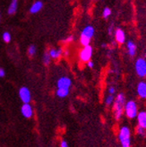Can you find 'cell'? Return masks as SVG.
I'll return each mask as SVG.
<instances>
[{
  "label": "cell",
  "instance_id": "obj_7",
  "mask_svg": "<svg viewBox=\"0 0 146 147\" xmlns=\"http://www.w3.org/2000/svg\"><path fill=\"white\" fill-rule=\"evenodd\" d=\"M21 113L26 119H30L33 115V109L30 103H24L21 107Z\"/></svg>",
  "mask_w": 146,
  "mask_h": 147
},
{
  "label": "cell",
  "instance_id": "obj_19",
  "mask_svg": "<svg viewBox=\"0 0 146 147\" xmlns=\"http://www.w3.org/2000/svg\"><path fill=\"white\" fill-rule=\"evenodd\" d=\"M2 37H3V40H4L5 42L8 43V42L11 41V38H12V37H11L10 32H5L3 33Z\"/></svg>",
  "mask_w": 146,
  "mask_h": 147
},
{
  "label": "cell",
  "instance_id": "obj_29",
  "mask_svg": "<svg viewBox=\"0 0 146 147\" xmlns=\"http://www.w3.org/2000/svg\"><path fill=\"white\" fill-rule=\"evenodd\" d=\"M88 67H91V68H92V67H94V63H93L92 61L89 60V61H88Z\"/></svg>",
  "mask_w": 146,
  "mask_h": 147
},
{
  "label": "cell",
  "instance_id": "obj_22",
  "mask_svg": "<svg viewBox=\"0 0 146 147\" xmlns=\"http://www.w3.org/2000/svg\"><path fill=\"white\" fill-rule=\"evenodd\" d=\"M146 128H144V127H141V126H138V127H137V129H136V132H137V134L139 135V136H144L145 135H146V130H145Z\"/></svg>",
  "mask_w": 146,
  "mask_h": 147
},
{
  "label": "cell",
  "instance_id": "obj_10",
  "mask_svg": "<svg viewBox=\"0 0 146 147\" xmlns=\"http://www.w3.org/2000/svg\"><path fill=\"white\" fill-rule=\"evenodd\" d=\"M115 37H116V40L118 41V43L123 44L124 42H125L126 34H125V32H124V31L122 30V29H118V30L116 31Z\"/></svg>",
  "mask_w": 146,
  "mask_h": 147
},
{
  "label": "cell",
  "instance_id": "obj_20",
  "mask_svg": "<svg viewBox=\"0 0 146 147\" xmlns=\"http://www.w3.org/2000/svg\"><path fill=\"white\" fill-rule=\"evenodd\" d=\"M50 58H51V57H50V55H49V53L48 52H46L44 55H43V63H44L46 65H48L49 63H50Z\"/></svg>",
  "mask_w": 146,
  "mask_h": 147
},
{
  "label": "cell",
  "instance_id": "obj_26",
  "mask_svg": "<svg viewBox=\"0 0 146 147\" xmlns=\"http://www.w3.org/2000/svg\"><path fill=\"white\" fill-rule=\"evenodd\" d=\"M60 146H61V147H67V146H68L67 142V141H65V140H63V141L61 142V144H60Z\"/></svg>",
  "mask_w": 146,
  "mask_h": 147
},
{
  "label": "cell",
  "instance_id": "obj_9",
  "mask_svg": "<svg viewBox=\"0 0 146 147\" xmlns=\"http://www.w3.org/2000/svg\"><path fill=\"white\" fill-rule=\"evenodd\" d=\"M137 92H138V95H139L141 98L146 99V83L141 82V83L138 84Z\"/></svg>",
  "mask_w": 146,
  "mask_h": 147
},
{
  "label": "cell",
  "instance_id": "obj_4",
  "mask_svg": "<svg viewBox=\"0 0 146 147\" xmlns=\"http://www.w3.org/2000/svg\"><path fill=\"white\" fill-rule=\"evenodd\" d=\"M135 70L140 77L146 76V61L144 58H139L135 62Z\"/></svg>",
  "mask_w": 146,
  "mask_h": 147
},
{
  "label": "cell",
  "instance_id": "obj_28",
  "mask_svg": "<svg viewBox=\"0 0 146 147\" xmlns=\"http://www.w3.org/2000/svg\"><path fill=\"white\" fill-rule=\"evenodd\" d=\"M73 40H74V37H73V36H69L68 38L65 40V42H71V41H73Z\"/></svg>",
  "mask_w": 146,
  "mask_h": 147
},
{
  "label": "cell",
  "instance_id": "obj_8",
  "mask_svg": "<svg viewBox=\"0 0 146 147\" xmlns=\"http://www.w3.org/2000/svg\"><path fill=\"white\" fill-rule=\"evenodd\" d=\"M71 84H72L71 79L69 77H65V76L60 77L57 80V88H70Z\"/></svg>",
  "mask_w": 146,
  "mask_h": 147
},
{
  "label": "cell",
  "instance_id": "obj_30",
  "mask_svg": "<svg viewBox=\"0 0 146 147\" xmlns=\"http://www.w3.org/2000/svg\"><path fill=\"white\" fill-rule=\"evenodd\" d=\"M0 21H1V14H0Z\"/></svg>",
  "mask_w": 146,
  "mask_h": 147
},
{
  "label": "cell",
  "instance_id": "obj_21",
  "mask_svg": "<svg viewBox=\"0 0 146 147\" xmlns=\"http://www.w3.org/2000/svg\"><path fill=\"white\" fill-rule=\"evenodd\" d=\"M36 51H37V49H36V47L34 45H31L30 47L28 48V55L32 57L33 55L36 54Z\"/></svg>",
  "mask_w": 146,
  "mask_h": 147
},
{
  "label": "cell",
  "instance_id": "obj_31",
  "mask_svg": "<svg viewBox=\"0 0 146 147\" xmlns=\"http://www.w3.org/2000/svg\"><path fill=\"white\" fill-rule=\"evenodd\" d=\"M145 57H146V53H145Z\"/></svg>",
  "mask_w": 146,
  "mask_h": 147
},
{
  "label": "cell",
  "instance_id": "obj_3",
  "mask_svg": "<svg viewBox=\"0 0 146 147\" xmlns=\"http://www.w3.org/2000/svg\"><path fill=\"white\" fill-rule=\"evenodd\" d=\"M125 110L126 116L130 119H134L137 117V105L134 100H129L126 102V104L125 105Z\"/></svg>",
  "mask_w": 146,
  "mask_h": 147
},
{
  "label": "cell",
  "instance_id": "obj_12",
  "mask_svg": "<svg viewBox=\"0 0 146 147\" xmlns=\"http://www.w3.org/2000/svg\"><path fill=\"white\" fill-rule=\"evenodd\" d=\"M42 7H43V3L41 1H36L31 6L30 12L32 13H39L41 10Z\"/></svg>",
  "mask_w": 146,
  "mask_h": 147
},
{
  "label": "cell",
  "instance_id": "obj_1",
  "mask_svg": "<svg viewBox=\"0 0 146 147\" xmlns=\"http://www.w3.org/2000/svg\"><path fill=\"white\" fill-rule=\"evenodd\" d=\"M125 105H126V98L125 95L123 93L118 94L116 98L114 100V114H115V117L116 120H118L121 119V117L123 115L124 112V109H125Z\"/></svg>",
  "mask_w": 146,
  "mask_h": 147
},
{
  "label": "cell",
  "instance_id": "obj_27",
  "mask_svg": "<svg viewBox=\"0 0 146 147\" xmlns=\"http://www.w3.org/2000/svg\"><path fill=\"white\" fill-rule=\"evenodd\" d=\"M109 94H114L116 92V89H115V87H110L109 88Z\"/></svg>",
  "mask_w": 146,
  "mask_h": 147
},
{
  "label": "cell",
  "instance_id": "obj_13",
  "mask_svg": "<svg viewBox=\"0 0 146 147\" xmlns=\"http://www.w3.org/2000/svg\"><path fill=\"white\" fill-rule=\"evenodd\" d=\"M17 8H18V0H12V2L8 7V10H7V13L10 16H12V14H14L16 13Z\"/></svg>",
  "mask_w": 146,
  "mask_h": 147
},
{
  "label": "cell",
  "instance_id": "obj_15",
  "mask_svg": "<svg viewBox=\"0 0 146 147\" xmlns=\"http://www.w3.org/2000/svg\"><path fill=\"white\" fill-rule=\"evenodd\" d=\"M48 53L51 57V58H58V57H60L61 55L63 54V50L62 49H51L49 51H48Z\"/></svg>",
  "mask_w": 146,
  "mask_h": 147
},
{
  "label": "cell",
  "instance_id": "obj_6",
  "mask_svg": "<svg viewBox=\"0 0 146 147\" xmlns=\"http://www.w3.org/2000/svg\"><path fill=\"white\" fill-rule=\"evenodd\" d=\"M92 56V48L90 45L83 46V49L80 52V58L83 62H88Z\"/></svg>",
  "mask_w": 146,
  "mask_h": 147
},
{
  "label": "cell",
  "instance_id": "obj_23",
  "mask_svg": "<svg viewBox=\"0 0 146 147\" xmlns=\"http://www.w3.org/2000/svg\"><path fill=\"white\" fill-rule=\"evenodd\" d=\"M114 96H113V94H109L108 96L107 97L106 99V104L107 105H111V103H113V101H114Z\"/></svg>",
  "mask_w": 146,
  "mask_h": 147
},
{
  "label": "cell",
  "instance_id": "obj_17",
  "mask_svg": "<svg viewBox=\"0 0 146 147\" xmlns=\"http://www.w3.org/2000/svg\"><path fill=\"white\" fill-rule=\"evenodd\" d=\"M69 94V88H57V95L60 98H65Z\"/></svg>",
  "mask_w": 146,
  "mask_h": 147
},
{
  "label": "cell",
  "instance_id": "obj_5",
  "mask_svg": "<svg viewBox=\"0 0 146 147\" xmlns=\"http://www.w3.org/2000/svg\"><path fill=\"white\" fill-rule=\"evenodd\" d=\"M19 97L24 103H30V101L32 100V94L30 90L25 86L21 87L19 90Z\"/></svg>",
  "mask_w": 146,
  "mask_h": 147
},
{
  "label": "cell",
  "instance_id": "obj_16",
  "mask_svg": "<svg viewBox=\"0 0 146 147\" xmlns=\"http://www.w3.org/2000/svg\"><path fill=\"white\" fill-rule=\"evenodd\" d=\"M126 45H127V49H128V54L131 57H134L136 53V45L131 40L127 42Z\"/></svg>",
  "mask_w": 146,
  "mask_h": 147
},
{
  "label": "cell",
  "instance_id": "obj_2",
  "mask_svg": "<svg viewBox=\"0 0 146 147\" xmlns=\"http://www.w3.org/2000/svg\"><path fill=\"white\" fill-rule=\"evenodd\" d=\"M130 129L127 127H123L120 131H119V135L118 138L119 141L122 144L123 147H128L130 146L131 141H130Z\"/></svg>",
  "mask_w": 146,
  "mask_h": 147
},
{
  "label": "cell",
  "instance_id": "obj_18",
  "mask_svg": "<svg viewBox=\"0 0 146 147\" xmlns=\"http://www.w3.org/2000/svg\"><path fill=\"white\" fill-rule=\"evenodd\" d=\"M80 41H81V44L83 46H87L90 44V41H91V39L88 38V37L86 36H83V35H81V39H80Z\"/></svg>",
  "mask_w": 146,
  "mask_h": 147
},
{
  "label": "cell",
  "instance_id": "obj_14",
  "mask_svg": "<svg viewBox=\"0 0 146 147\" xmlns=\"http://www.w3.org/2000/svg\"><path fill=\"white\" fill-rule=\"evenodd\" d=\"M81 35L86 36V37H88V38L92 39V37L94 35V28H93L92 26H91V25L86 26V27L83 29V30Z\"/></svg>",
  "mask_w": 146,
  "mask_h": 147
},
{
  "label": "cell",
  "instance_id": "obj_24",
  "mask_svg": "<svg viewBox=\"0 0 146 147\" xmlns=\"http://www.w3.org/2000/svg\"><path fill=\"white\" fill-rule=\"evenodd\" d=\"M111 14V10L110 8H108V7H106V8L103 10V17L104 18H108L109 16Z\"/></svg>",
  "mask_w": 146,
  "mask_h": 147
},
{
  "label": "cell",
  "instance_id": "obj_11",
  "mask_svg": "<svg viewBox=\"0 0 146 147\" xmlns=\"http://www.w3.org/2000/svg\"><path fill=\"white\" fill-rule=\"evenodd\" d=\"M137 119H138V124H139V126L146 128V112L141 111L140 113H138Z\"/></svg>",
  "mask_w": 146,
  "mask_h": 147
},
{
  "label": "cell",
  "instance_id": "obj_25",
  "mask_svg": "<svg viewBox=\"0 0 146 147\" xmlns=\"http://www.w3.org/2000/svg\"><path fill=\"white\" fill-rule=\"evenodd\" d=\"M5 71L4 68H0V77H5Z\"/></svg>",
  "mask_w": 146,
  "mask_h": 147
}]
</instances>
